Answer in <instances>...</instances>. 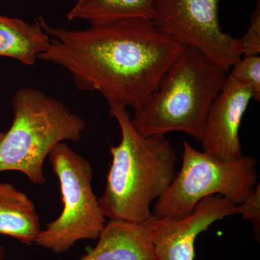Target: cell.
<instances>
[{"mask_svg": "<svg viewBox=\"0 0 260 260\" xmlns=\"http://www.w3.org/2000/svg\"><path fill=\"white\" fill-rule=\"evenodd\" d=\"M51 38L39 60L69 72L75 86L99 92L109 106L146 105L184 46L162 34L152 20L129 19L83 30L48 25L38 19Z\"/></svg>", "mask_w": 260, "mask_h": 260, "instance_id": "6da1fadb", "label": "cell"}, {"mask_svg": "<svg viewBox=\"0 0 260 260\" xmlns=\"http://www.w3.org/2000/svg\"><path fill=\"white\" fill-rule=\"evenodd\" d=\"M109 113L119 123L121 139L111 147L112 166L99 206L109 220L144 223L153 216L152 203L177 175V153L165 136L140 135L126 107L110 105Z\"/></svg>", "mask_w": 260, "mask_h": 260, "instance_id": "7a4b0ae2", "label": "cell"}, {"mask_svg": "<svg viewBox=\"0 0 260 260\" xmlns=\"http://www.w3.org/2000/svg\"><path fill=\"white\" fill-rule=\"evenodd\" d=\"M228 74L201 51L184 48L132 124L144 137L178 131L201 141L207 114Z\"/></svg>", "mask_w": 260, "mask_h": 260, "instance_id": "3957f363", "label": "cell"}, {"mask_svg": "<svg viewBox=\"0 0 260 260\" xmlns=\"http://www.w3.org/2000/svg\"><path fill=\"white\" fill-rule=\"evenodd\" d=\"M12 107L13 122L0 141V172H21L42 185L44 162L51 150L64 141H79L86 124L60 101L38 89L17 90Z\"/></svg>", "mask_w": 260, "mask_h": 260, "instance_id": "277c9868", "label": "cell"}, {"mask_svg": "<svg viewBox=\"0 0 260 260\" xmlns=\"http://www.w3.org/2000/svg\"><path fill=\"white\" fill-rule=\"evenodd\" d=\"M183 146L180 171L157 200L153 214L155 218H186L201 200L213 195H220L234 205H239L259 184L257 161L251 155L223 160L199 151L188 142H184Z\"/></svg>", "mask_w": 260, "mask_h": 260, "instance_id": "5b68a950", "label": "cell"}, {"mask_svg": "<svg viewBox=\"0 0 260 260\" xmlns=\"http://www.w3.org/2000/svg\"><path fill=\"white\" fill-rule=\"evenodd\" d=\"M49 158L60 184L63 210L41 231L35 244L63 253L79 241L98 239L107 221L92 188L90 162L64 143L56 145Z\"/></svg>", "mask_w": 260, "mask_h": 260, "instance_id": "8992f818", "label": "cell"}, {"mask_svg": "<svg viewBox=\"0 0 260 260\" xmlns=\"http://www.w3.org/2000/svg\"><path fill=\"white\" fill-rule=\"evenodd\" d=\"M222 0H153L152 21L164 35L198 49L228 73L242 58L239 39L224 32L219 20Z\"/></svg>", "mask_w": 260, "mask_h": 260, "instance_id": "52a82bcc", "label": "cell"}, {"mask_svg": "<svg viewBox=\"0 0 260 260\" xmlns=\"http://www.w3.org/2000/svg\"><path fill=\"white\" fill-rule=\"evenodd\" d=\"M235 205L217 194L201 200L186 218L169 220L153 215L144 223L151 234L156 260H194L197 238L215 222L233 215Z\"/></svg>", "mask_w": 260, "mask_h": 260, "instance_id": "ba28073f", "label": "cell"}, {"mask_svg": "<svg viewBox=\"0 0 260 260\" xmlns=\"http://www.w3.org/2000/svg\"><path fill=\"white\" fill-rule=\"evenodd\" d=\"M252 99L251 89L228 74L207 114L200 141L203 151L223 160H234L244 155L239 129Z\"/></svg>", "mask_w": 260, "mask_h": 260, "instance_id": "9c48e42d", "label": "cell"}, {"mask_svg": "<svg viewBox=\"0 0 260 260\" xmlns=\"http://www.w3.org/2000/svg\"><path fill=\"white\" fill-rule=\"evenodd\" d=\"M97 245L79 260H156L145 223L109 220Z\"/></svg>", "mask_w": 260, "mask_h": 260, "instance_id": "30bf717a", "label": "cell"}, {"mask_svg": "<svg viewBox=\"0 0 260 260\" xmlns=\"http://www.w3.org/2000/svg\"><path fill=\"white\" fill-rule=\"evenodd\" d=\"M41 231L34 202L13 184L0 182V234L31 245Z\"/></svg>", "mask_w": 260, "mask_h": 260, "instance_id": "8fae6325", "label": "cell"}, {"mask_svg": "<svg viewBox=\"0 0 260 260\" xmlns=\"http://www.w3.org/2000/svg\"><path fill=\"white\" fill-rule=\"evenodd\" d=\"M51 37L38 19L34 23L0 15V56L13 58L27 66L37 62L50 45Z\"/></svg>", "mask_w": 260, "mask_h": 260, "instance_id": "7c38bea8", "label": "cell"}, {"mask_svg": "<svg viewBox=\"0 0 260 260\" xmlns=\"http://www.w3.org/2000/svg\"><path fill=\"white\" fill-rule=\"evenodd\" d=\"M153 0H75L66 14L68 21L83 20L103 25L129 19L152 20Z\"/></svg>", "mask_w": 260, "mask_h": 260, "instance_id": "4fadbf2b", "label": "cell"}, {"mask_svg": "<svg viewBox=\"0 0 260 260\" xmlns=\"http://www.w3.org/2000/svg\"><path fill=\"white\" fill-rule=\"evenodd\" d=\"M229 75L251 89L254 100L260 99V56H244L232 67Z\"/></svg>", "mask_w": 260, "mask_h": 260, "instance_id": "5bb4252c", "label": "cell"}, {"mask_svg": "<svg viewBox=\"0 0 260 260\" xmlns=\"http://www.w3.org/2000/svg\"><path fill=\"white\" fill-rule=\"evenodd\" d=\"M242 55H259L260 52V2L256 0L255 10L251 16L250 24L243 37L239 39Z\"/></svg>", "mask_w": 260, "mask_h": 260, "instance_id": "9a60e30c", "label": "cell"}, {"mask_svg": "<svg viewBox=\"0 0 260 260\" xmlns=\"http://www.w3.org/2000/svg\"><path fill=\"white\" fill-rule=\"evenodd\" d=\"M233 215L240 214L243 220H249L254 225L255 232H259L260 225V186L257 184L254 190L243 203L235 205Z\"/></svg>", "mask_w": 260, "mask_h": 260, "instance_id": "2e32d148", "label": "cell"}, {"mask_svg": "<svg viewBox=\"0 0 260 260\" xmlns=\"http://www.w3.org/2000/svg\"><path fill=\"white\" fill-rule=\"evenodd\" d=\"M5 256V248L0 244V260H3Z\"/></svg>", "mask_w": 260, "mask_h": 260, "instance_id": "e0dca14e", "label": "cell"}, {"mask_svg": "<svg viewBox=\"0 0 260 260\" xmlns=\"http://www.w3.org/2000/svg\"><path fill=\"white\" fill-rule=\"evenodd\" d=\"M4 135L5 133H2V132H0V141L3 139V137H4Z\"/></svg>", "mask_w": 260, "mask_h": 260, "instance_id": "ac0fdd59", "label": "cell"}]
</instances>
